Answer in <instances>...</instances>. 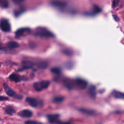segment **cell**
Segmentation results:
<instances>
[{"mask_svg": "<svg viewBox=\"0 0 124 124\" xmlns=\"http://www.w3.org/2000/svg\"><path fill=\"white\" fill-rule=\"evenodd\" d=\"M35 35L36 36L42 38H52L55 36L53 33L47 28L40 27L36 29Z\"/></svg>", "mask_w": 124, "mask_h": 124, "instance_id": "cell-1", "label": "cell"}, {"mask_svg": "<svg viewBox=\"0 0 124 124\" xmlns=\"http://www.w3.org/2000/svg\"><path fill=\"white\" fill-rule=\"evenodd\" d=\"M72 88H73L74 86H76L80 89H84L87 86V82L82 79L78 78L75 79L74 81H71Z\"/></svg>", "mask_w": 124, "mask_h": 124, "instance_id": "cell-2", "label": "cell"}, {"mask_svg": "<svg viewBox=\"0 0 124 124\" xmlns=\"http://www.w3.org/2000/svg\"><path fill=\"white\" fill-rule=\"evenodd\" d=\"M50 84V82L48 80H42L36 82L34 84L33 87L36 91L40 92L44 89H47Z\"/></svg>", "mask_w": 124, "mask_h": 124, "instance_id": "cell-3", "label": "cell"}, {"mask_svg": "<svg viewBox=\"0 0 124 124\" xmlns=\"http://www.w3.org/2000/svg\"><path fill=\"white\" fill-rule=\"evenodd\" d=\"M3 85L5 91L8 96H13L16 99H18V100H21L22 98L23 97L22 96H21L20 95H16L14 91L12 88H11L7 84H4Z\"/></svg>", "mask_w": 124, "mask_h": 124, "instance_id": "cell-4", "label": "cell"}, {"mask_svg": "<svg viewBox=\"0 0 124 124\" xmlns=\"http://www.w3.org/2000/svg\"><path fill=\"white\" fill-rule=\"evenodd\" d=\"M0 28L1 30L5 32H9L11 30L10 24L6 19H2L0 22Z\"/></svg>", "mask_w": 124, "mask_h": 124, "instance_id": "cell-5", "label": "cell"}, {"mask_svg": "<svg viewBox=\"0 0 124 124\" xmlns=\"http://www.w3.org/2000/svg\"><path fill=\"white\" fill-rule=\"evenodd\" d=\"M51 4L55 7L62 9L67 6L68 3L64 1H59V0H53L51 2Z\"/></svg>", "mask_w": 124, "mask_h": 124, "instance_id": "cell-6", "label": "cell"}, {"mask_svg": "<svg viewBox=\"0 0 124 124\" xmlns=\"http://www.w3.org/2000/svg\"><path fill=\"white\" fill-rule=\"evenodd\" d=\"M31 32V29L28 28H22L18 29L16 32V37L19 38L23 36L25 33H29Z\"/></svg>", "mask_w": 124, "mask_h": 124, "instance_id": "cell-7", "label": "cell"}, {"mask_svg": "<svg viewBox=\"0 0 124 124\" xmlns=\"http://www.w3.org/2000/svg\"><path fill=\"white\" fill-rule=\"evenodd\" d=\"M101 11V8L98 5H95L93 6L92 10L88 12H86L85 14L88 16H94L96 14L100 13Z\"/></svg>", "mask_w": 124, "mask_h": 124, "instance_id": "cell-8", "label": "cell"}, {"mask_svg": "<svg viewBox=\"0 0 124 124\" xmlns=\"http://www.w3.org/2000/svg\"><path fill=\"white\" fill-rule=\"evenodd\" d=\"M22 68V70L24 69H28L32 68L35 65V63L31 61H23L21 63Z\"/></svg>", "mask_w": 124, "mask_h": 124, "instance_id": "cell-9", "label": "cell"}, {"mask_svg": "<svg viewBox=\"0 0 124 124\" xmlns=\"http://www.w3.org/2000/svg\"><path fill=\"white\" fill-rule=\"evenodd\" d=\"M26 101L29 103V104L32 107L36 108L38 106L39 103L38 100L36 98L32 97H27L26 98Z\"/></svg>", "mask_w": 124, "mask_h": 124, "instance_id": "cell-10", "label": "cell"}, {"mask_svg": "<svg viewBox=\"0 0 124 124\" xmlns=\"http://www.w3.org/2000/svg\"><path fill=\"white\" fill-rule=\"evenodd\" d=\"M60 115L57 114H49L47 115V118L48 122L50 123H58L59 118Z\"/></svg>", "mask_w": 124, "mask_h": 124, "instance_id": "cell-11", "label": "cell"}, {"mask_svg": "<svg viewBox=\"0 0 124 124\" xmlns=\"http://www.w3.org/2000/svg\"><path fill=\"white\" fill-rule=\"evenodd\" d=\"M18 114L22 117L30 118L32 115V112L28 110H24L20 112Z\"/></svg>", "mask_w": 124, "mask_h": 124, "instance_id": "cell-12", "label": "cell"}, {"mask_svg": "<svg viewBox=\"0 0 124 124\" xmlns=\"http://www.w3.org/2000/svg\"><path fill=\"white\" fill-rule=\"evenodd\" d=\"M112 95L115 98L124 100V93L118 91L113 90L112 92Z\"/></svg>", "mask_w": 124, "mask_h": 124, "instance_id": "cell-13", "label": "cell"}, {"mask_svg": "<svg viewBox=\"0 0 124 124\" xmlns=\"http://www.w3.org/2000/svg\"><path fill=\"white\" fill-rule=\"evenodd\" d=\"M79 111L85 114H86L87 115H90V116L93 115L95 113L94 111L89 110V109H86L84 108H81L79 109Z\"/></svg>", "mask_w": 124, "mask_h": 124, "instance_id": "cell-14", "label": "cell"}, {"mask_svg": "<svg viewBox=\"0 0 124 124\" xmlns=\"http://www.w3.org/2000/svg\"><path fill=\"white\" fill-rule=\"evenodd\" d=\"M6 47L9 49H13L19 48L20 47V45L15 41H11V42L8 43Z\"/></svg>", "mask_w": 124, "mask_h": 124, "instance_id": "cell-15", "label": "cell"}, {"mask_svg": "<svg viewBox=\"0 0 124 124\" xmlns=\"http://www.w3.org/2000/svg\"><path fill=\"white\" fill-rule=\"evenodd\" d=\"M48 63L46 62H40L36 64L38 68L41 69H46L48 67Z\"/></svg>", "mask_w": 124, "mask_h": 124, "instance_id": "cell-16", "label": "cell"}, {"mask_svg": "<svg viewBox=\"0 0 124 124\" xmlns=\"http://www.w3.org/2000/svg\"><path fill=\"white\" fill-rule=\"evenodd\" d=\"M9 78L11 80L15 81V82H18L21 80L20 79L21 78H20L19 76L16 75L15 74H12L11 75H10Z\"/></svg>", "mask_w": 124, "mask_h": 124, "instance_id": "cell-17", "label": "cell"}, {"mask_svg": "<svg viewBox=\"0 0 124 124\" xmlns=\"http://www.w3.org/2000/svg\"><path fill=\"white\" fill-rule=\"evenodd\" d=\"M5 112L6 113H7L8 114L12 115L16 112V111L14 110V108H12V107H7V108H5Z\"/></svg>", "mask_w": 124, "mask_h": 124, "instance_id": "cell-18", "label": "cell"}, {"mask_svg": "<svg viewBox=\"0 0 124 124\" xmlns=\"http://www.w3.org/2000/svg\"><path fill=\"white\" fill-rule=\"evenodd\" d=\"M89 92L92 97H95L96 95L95 87L94 86H91L89 88Z\"/></svg>", "mask_w": 124, "mask_h": 124, "instance_id": "cell-19", "label": "cell"}, {"mask_svg": "<svg viewBox=\"0 0 124 124\" xmlns=\"http://www.w3.org/2000/svg\"><path fill=\"white\" fill-rule=\"evenodd\" d=\"M64 100L63 96H57L53 98V101L55 103H60L63 102Z\"/></svg>", "mask_w": 124, "mask_h": 124, "instance_id": "cell-20", "label": "cell"}, {"mask_svg": "<svg viewBox=\"0 0 124 124\" xmlns=\"http://www.w3.org/2000/svg\"><path fill=\"white\" fill-rule=\"evenodd\" d=\"M51 72L56 75H59L61 72V69L58 68H53L51 69Z\"/></svg>", "mask_w": 124, "mask_h": 124, "instance_id": "cell-21", "label": "cell"}, {"mask_svg": "<svg viewBox=\"0 0 124 124\" xmlns=\"http://www.w3.org/2000/svg\"><path fill=\"white\" fill-rule=\"evenodd\" d=\"M25 11V9L24 8H20V9H18L17 10H16L14 12V15L16 17H17V16H19L20 15H21L23 12H24V11Z\"/></svg>", "mask_w": 124, "mask_h": 124, "instance_id": "cell-22", "label": "cell"}, {"mask_svg": "<svg viewBox=\"0 0 124 124\" xmlns=\"http://www.w3.org/2000/svg\"><path fill=\"white\" fill-rule=\"evenodd\" d=\"M8 2L6 1V0H4V1H0V6H1L3 8H7L8 7Z\"/></svg>", "mask_w": 124, "mask_h": 124, "instance_id": "cell-23", "label": "cell"}, {"mask_svg": "<svg viewBox=\"0 0 124 124\" xmlns=\"http://www.w3.org/2000/svg\"><path fill=\"white\" fill-rule=\"evenodd\" d=\"M25 123L27 124H38L39 123L35 121L30 120V121H28L25 122Z\"/></svg>", "mask_w": 124, "mask_h": 124, "instance_id": "cell-24", "label": "cell"}, {"mask_svg": "<svg viewBox=\"0 0 124 124\" xmlns=\"http://www.w3.org/2000/svg\"><path fill=\"white\" fill-rule=\"evenodd\" d=\"M119 0H113L112 2V6L113 7H116L117 4H118Z\"/></svg>", "mask_w": 124, "mask_h": 124, "instance_id": "cell-25", "label": "cell"}, {"mask_svg": "<svg viewBox=\"0 0 124 124\" xmlns=\"http://www.w3.org/2000/svg\"><path fill=\"white\" fill-rule=\"evenodd\" d=\"M9 100V98L5 96H0V101H4V100Z\"/></svg>", "mask_w": 124, "mask_h": 124, "instance_id": "cell-26", "label": "cell"}, {"mask_svg": "<svg viewBox=\"0 0 124 124\" xmlns=\"http://www.w3.org/2000/svg\"><path fill=\"white\" fill-rule=\"evenodd\" d=\"M65 54L67 55H72V52L70 51H68V50H67V51H64V52Z\"/></svg>", "mask_w": 124, "mask_h": 124, "instance_id": "cell-27", "label": "cell"}, {"mask_svg": "<svg viewBox=\"0 0 124 124\" xmlns=\"http://www.w3.org/2000/svg\"><path fill=\"white\" fill-rule=\"evenodd\" d=\"M13 2L16 4H19L20 3H21L22 1H23V0H13Z\"/></svg>", "mask_w": 124, "mask_h": 124, "instance_id": "cell-28", "label": "cell"}, {"mask_svg": "<svg viewBox=\"0 0 124 124\" xmlns=\"http://www.w3.org/2000/svg\"><path fill=\"white\" fill-rule=\"evenodd\" d=\"M113 17H114V19L115 20H116V21H118L120 20L119 18L117 16L114 15V16H113Z\"/></svg>", "mask_w": 124, "mask_h": 124, "instance_id": "cell-29", "label": "cell"}, {"mask_svg": "<svg viewBox=\"0 0 124 124\" xmlns=\"http://www.w3.org/2000/svg\"><path fill=\"white\" fill-rule=\"evenodd\" d=\"M0 49H3V47H2V46L1 43H0Z\"/></svg>", "mask_w": 124, "mask_h": 124, "instance_id": "cell-30", "label": "cell"}, {"mask_svg": "<svg viewBox=\"0 0 124 124\" xmlns=\"http://www.w3.org/2000/svg\"><path fill=\"white\" fill-rule=\"evenodd\" d=\"M0 91H1V90H0Z\"/></svg>", "mask_w": 124, "mask_h": 124, "instance_id": "cell-31", "label": "cell"}]
</instances>
